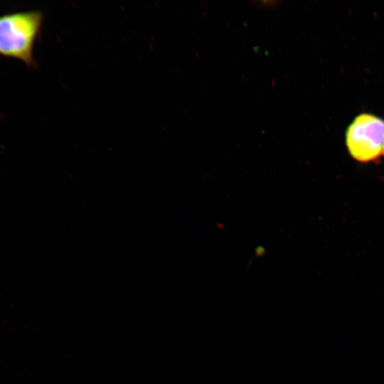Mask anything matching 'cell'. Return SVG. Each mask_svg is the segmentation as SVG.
Segmentation results:
<instances>
[{
	"label": "cell",
	"instance_id": "cell-1",
	"mask_svg": "<svg viewBox=\"0 0 384 384\" xmlns=\"http://www.w3.org/2000/svg\"><path fill=\"white\" fill-rule=\"evenodd\" d=\"M43 20V14L41 11L0 15V55L37 68L33 48L41 31Z\"/></svg>",
	"mask_w": 384,
	"mask_h": 384
},
{
	"label": "cell",
	"instance_id": "cell-2",
	"mask_svg": "<svg viewBox=\"0 0 384 384\" xmlns=\"http://www.w3.org/2000/svg\"><path fill=\"white\" fill-rule=\"evenodd\" d=\"M346 144L350 155L358 161L377 159L384 150V120L372 114H358L346 129Z\"/></svg>",
	"mask_w": 384,
	"mask_h": 384
},
{
	"label": "cell",
	"instance_id": "cell-3",
	"mask_svg": "<svg viewBox=\"0 0 384 384\" xmlns=\"http://www.w3.org/2000/svg\"><path fill=\"white\" fill-rule=\"evenodd\" d=\"M383 153H384V150H383Z\"/></svg>",
	"mask_w": 384,
	"mask_h": 384
}]
</instances>
